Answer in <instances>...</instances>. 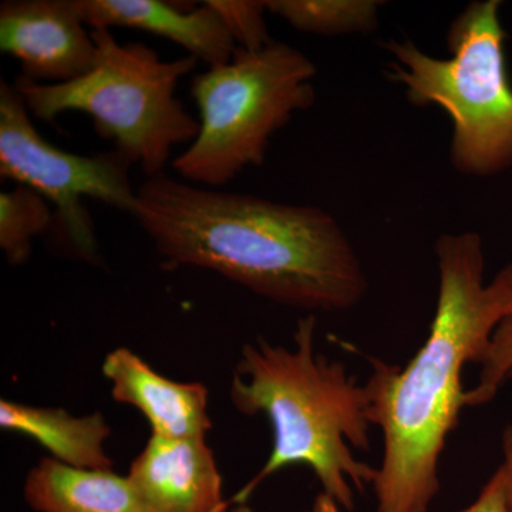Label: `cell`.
Listing matches in <instances>:
<instances>
[{
	"label": "cell",
	"instance_id": "cell-18",
	"mask_svg": "<svg viewBox=\"0 0 512 512\" xmlns=\"http://www.w3.org/2000/svg\"><path fill=\"white\" fill-rule=\"evenodd\" d=\"M460 512H507L504 476L500 467L484 485L477 500Z\"/></svg>",
	"mask_w": 512,
	"mask_h": 512
},
{
	"label": "cell",
	"instance_id": "cell-13",
	"mask_svg": "<svg viewBox=\"0 0 512 512\" xmlns=\"http://www.w3.org/2000/svg\"><path fill=\"white\" fill-rule=\"evenodd\" d=\"M0 427L35 440L66 466L84 470L113 467L104 447L111 429L101 413L77 417L56 407L29 406L3 399Z\"/></svg>",
	"mask_w": 512,
	"mask_h": 512
},
{
	"label": "cell",
	"instance_id": "cell-6",
	"mask_svg": "<svg viewBox=\"0 0 512 512\" xmlns=\"http://www.w3.org/2000/svg\"><path fill=\"white\" fill-rule=\"evenodd\" d=\"M315 63L301 50L272 40L264 49H237L222 66L194 77L191 96L200 131L173 161L187 183L220 188L264 164L271 138L299 111L311 109Z\"/></svg>",
	"mask_w": 512,
	"mask_h": 512
},
{
	"label": "cell",
	"instance_id": "cell-14",
	"mask_svg": "<svg viewBox=\"0 0 512 512\" xmlns=\"http://www.w3.org/2000/svg\"><path fill=\"white\" fill-rule=\"evenodd\" d=\"M266 10L303 33L319 36L375 32L382 2L376 0H268Z\"/></svg>",
	"mask_w": 512,
	"mask_h": 512
},
{
	"label": "cell",
	"instance_id": "cell-8",
	"mask_svg": "<svg viewBox=\"0 0 512 512\" xmlns=\"http://www.w3.org/2000/svg\"><path fill=\"white\" fill-rule=\"evenodd\" d=\"M0 50L30 82L69 83L93 69L97 49L76 0H8L0 6Z\"/></svg>",
	"mask_w": 512,
	"mask_h": 512
},
{
	"label": "cell",
	"instance_id": "cell-10",
	"mask_svg": "<svg viewBox=\"0 0 512 512\" xmlns=\"http://www.w3.org/2000/svg\"><path fill=\"white\" fill-rule=\"evenodd\" d=\"M90 29L126 28L164 37L187 50L188 56L210 67L222 66L237 45L210 3L185 8L163 0H76Z\"/></svg>",
	"mask_w": 512,
	"mask_h": 512
},
{
	"label": "cell",
	"instance_id": "cell-3",
	"mask_svg": "<svg viewBox=\"0 0 512 512\" xmlns=\"http://www.w3.org/2000/svg\"><path fill=\"white\" fill-rule=\"evenodd\" d=\"M316 328L311 313L296 323L292 349L259 338L241 350L229 397L239 413L266 416L274 447L231 503H247L265 480L292 466L311 468L323 493L346 511L355 508L353 490L363 493L375 483L377 467L353 454V448L369 450V392L343 363L316 352Z\"/></svg>",
	"mask_w": 512,
	"mask_h": 512
},
{
	"label": "cell",
	"instance_id": "cell-12",
	"mask_svg": "<svg viewBox=\"0 0 512 512\" xmlns=\"http://www.w3.org/2000/svg\"><path fill=\"white\" fill-rule=\"evenodd\" d=\"M26 503L37 512H158L130 478L111 470H84L40 458L26 477Z\"/></svg>",
	"mask_w": 512,
	"mask_h": 512
},
{
	"label": "cell",
	"instance_id": "cell-7",
	"mask_svg": "<svg viewBox=\"0 0 512 512\" xmlns=\"http://www.w3.org/2000/svg\"><path fill=\"white\" fill-rule=\"evenodd\" d=\"M15 84L0 83V175L39 192L55 208L53 228L77 258L96 264V232L83 200L133 212V164L119 151L79 156L40 136Z\"/></svg>",
	"mask_w": 512,
	"mask_h": 512
},
{
	"label": "cell",
	"instance_id": "cell-16",
	"mask_svg": "<svg viewBox=\"0 0 512 512\" xmlns=\"http://www.w3.org/2000/svg\"><path fill=\"white\" fill-rule=\"evenodd\" d=\"M480 366L476 386L466 392V407L490 403L504 383L512 379V313L495 329Z\"/></svg>",
	"mask_w": 512,
	"mask_h": 512
},
{
	"label": "cell",
	"instance_id": "cell-9",
	"mask_svg": "<svg viewBox=\"0 0 512 512\" xmlns=\"http://www.w3.org/2000/svg\"><path fill=\"white\" fill-rule=\"evenodd\" d=\"M128 478L158 512H227L222 477L205 439L151 434L131 463Z\"/></svg>",
	"mask_w": 512,
	"mask_h": 512
},
{
	"label": "cell",
	"instance_id": "cell-15",
	"mask_svg": "<svg viewBox=\"0 0 512 512\" xmlns=\"http://www.w3.org/2000/svg\"><path fill=\"white\" fill-rule=\"evenodd\" d=\"M55 212L32 188L16 185L0 194V249L10 265L29 261L33 242L53 228Z\"/></svg>",
	"mask_w": 512,
	"mask_h": 512
},
{
	"label": "cell",
	"instance_id": "cell-11",
	"mask_svg": "<svg viewBox=\"0 0 512 512\" xmlns=\"http://www.w3.org/2000/svg\"><path fill=\"white\" fill-rule=\"evenodd\" d=\"M101 372L111 382L113 399L136 407L150 423L154 436L205 439L212 430L204 384L175 382L158 375L127 348L111 350Z\"/></svg>",
	"mask_w": 512,
	"mask_h": 512
},
{
	"label": "cell",
	"instance_id": "cell-1",
	"mask_svg": "<svg viewBox=\"0 0 512 512\" xmlns=\"http://www.w3.org/2000/svg\"><path fill=\"white\" fill-rule=\"evenodd\" d=\"M164 265L194 266L306 312H340L365 298L362 262L322 208L146 178L131 212Z\"/></svg>",
	"mask_w": 512,
	"mask_h": 512
},
{
	"label": "cell",
	"instance_id": "cell-20",
	"mask_svg": "<svg viewBox=\"0 0 512 512\" xmlns=\"http://www.w3.org/2000/svg\"><path fill=\"white\" fill-rule=\"evenodd\" d=\"M305 512H342V508L330 495L320 493L313 501L312 507Z\"/></svg>",
	"mask_w": 512,
	"mask_h": 512
},
{
	"label": "cell",
	"instance_id": "cell-21",
	"mask_svg": "<svg viewBox=\"0 0 512 512\" xmlns=\"http://www.w3.org/2000/svg\"><path fill=\"white\" fill-rule=\"evenodd\" d=\"M231 512H254L251 508L248 507L247 504L237 505V508H234Z\"/></svg>",
	"mask_w": 512,
	"mask_h": 512
},
{
	"label": "cell",
	"instance_id": "cell-17",
	"mask_svg": "<svg viewBox=\"0 0 512 512\" xmlns=\"http://www.w3.org/2000/svg\"><path fill=\"white\" fill-rule=\"evenodd\" d=\"M224 22L238 49L255 52L272 42L265 22V2L256 0H207Z\"/></svg>",
	"mask_w": 512,
	"mask_h": 512
},
{
	"label": "cell",
	"instance_id": "cell-2",
	"mask_svg": "<svg viewBox=\"0 0 512 512\" xmlns=\"http://www.w3.org/2000/svg\"><path fill=\"white\" fill-rule=\"evenodd\" d=\"M434 252L439 295L426 342L404 369L370 359V421L384 440L373 483L377 512H429L440 491L441 454L466 407L464 366L480 365L512 313V262L485 282L480 234L440 235Z\"/></svg>",
	"mask_w": 512,
	"mask_h": 512
},
{
	"label": "cell",
	"instance_id": "cell-5",
	"mask_svg": "<svg viewBox=\"0 0 512 512\" xmlns=\"http://www.w3.org/2000/svg\"><path fill=\"white\" fill-rule=\"evenodd\" d=\"M97 56L93 69L69 83L42 84L25 77L15 87L37 120L52 123L77 111L92 117L97 133L114 150L140 165L147 178L164 173L171 153L191 144L200 123L177 97L181 79L194 72L192 56L161 60L143 43L121 45L109 29H93Z\"/></svg>",
	"mask_w": 512,
	"mask_h": 512
},
{
	"label": "cell",
	"instance_id": "cell-4",
	"mask_svg": "<svg viewBox=\"0 0 512 512\" xmlns=\"http://www.w3.org/2000/svg\"><path fill=\"white\" fill-rule=\"evenodd\" d=\"M500 0L468 3L448 29L447 59L410 39H390L387 76L417 107L437 106L453 124L450 160L458 173L493 177L512 167V84Z\"/></svg>",
	"mask_w": 512,
	"mask_h": 512
},
{
	"label": "cell",
	"instance_id": "cell-19",
	"mask_svg": "<svg viewBox=\"0 0 512 512\" xmlns=\"http://www.w3.org/2000/svg\"><path fill=\"white\" fill-rule=\"evenodd\" d=\"M504 461L500 468L503 471L505 484V507L512 512V426L505 427L503 433Z\"/></svg>",
	"mask_w": 512,
	"mask_h": 512
}]
</instances>
